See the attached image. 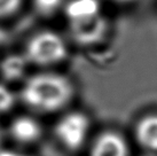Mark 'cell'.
Returning <instances> with one entry per match:
<instances>
[{"mask_svg":"<svg viewBox=\"0 0 157 156\" xmlns=\"http://www.w3.org/2000/svg\"><path fill=\"white\" fill-rule=\"evenodd\" d=\"M74 83L56 72H38L23 83L20 99L26 108L39 114H52L64 109L75 96Z\"/></svg>","mask_w":157,"mask_h":156,"instance_id":"obj_1","label":"cell"},{"mask_svg":"<svg viewBox=\"0 0 157 156\" xmlns=\"http://www.w3.org/2000/svg\"><path fill=\"white\" fill-rule=\"evenodd\" d=\"M0 39H1V37H0Z\"/></svg>","mask_w":157,"mask_h":156,"instance_id":"obj_16","label":"cell"},{"mask_svg":"<svg viewBox=\"0 0 157 156\" xmlns=\"http://www.w3.org/2000/svg\"><path fill=\"white\" fill-rule=\"evenodd\" d=\"M2 133H1V130H0V149H1V143H2Z\"/></svg>","mask_w":157,"mask_h":156,"instance_id":"obj_15","label":"cell"},{"mask_svg":"<svg viewBox=\"0 0 157 156\" xmlns=\"http://www.w3.org/2000/svg\"><path fill=\"white\" fill-rule=\"evenodd\" d=\"M0 156H29L22 153L15 152V150H9V149H0Z\"/></svg>","mask_w":157,"mask_h":156,"instance_id":"obj_13","label":"cell"},{"mask_svg":"<svg viewBox=\"0 0 157 156\" xmlns=\"http://www.w3.org/2000/svg\"><path fill=\"white\" fill-rule=\"evenodd\" d=\"M64 0H32V6L37 15L49 18L64 6Z\"/></svg>","mask_w":157,"mask_h":156,"instance_id":"obj_10","label":"cell"},{"mask_svg":"<svg viewBox=\"0 0 157 156\" xmlns=\"http://www.w3.org/2000/svg\"><path fill=\"white\" fill-rule=\"evenodd\" d=\"M9 135L15 142L20 145H32L38 142L43 137V126L35 117L20 115L9 124Z\"/></svg>","mask_w":157,"mask_h":156,"instance_id":"obj_6","label":"cell"},{"mask_svg":"<svg viewBox=\"0 0 157 156\" xmlns=\"http://www.w3.org/2000/svg\"><path fill=\"white\" fill-rule=\"evenodd\" d=\"M16 103V96L7 85L0 83V115L10 111Z\"/></svg>","mask_w":157,"mask_h":156,"instance_id":"obj_11","label":"cell"},{"mask_svg":"<svg viewBox=\"0 0 157 156\" xmlns=\"http://www.w3.org/2000/svg\"><path fill=\"white\" fill-rule=\"evenodd\" d=\"M29 62L23 54H9L0 62V75L8 83L18 82L25 76Z\"/></svg>","mask_w":157,"mask_h":156,"instance_id":"obj_8","label":"cell"},{"mask_svg":"<svg viewBox=\"0 0 157 156\" xmlns=\"http://www.w3.org/2000/svg\"><path fill=\"white\" fill-rule=\"evenodd\" d=\"M91 131V118L79 110L68 111L59 118L53 133L59 143L69 152H78L86 143Z\"/></svg>","mask_w":157,"mask_h":156,"instance_id":"obj_3","label":"cell"},{"mask_svg":"<svg viewBox=\"0 0 157 156\" xmlns=\"http://www.w3.org/2000/svg\"><path fill=\"white\" fill-rule=\"evenodd\" d=\"M118 2H122V4H130V2H133V1H136V0H116Z\"/></svg>","mask_w":157,"mask_h":156,"instance_id":"obj_14","label":"cell"},{"mask_svg":"<svg viewBox=\"0 0 157 156\" xmlns=\"http://www.w3.org/2000/svg\"><path fill=\"white\" fill-rule=\"evenodd\" d=\"M125 137L117 131H103L96 135L90 148V156H130Z\"/></svg>","mask_w":157,"mask_h":156,"instance_id":"obj_5","label":"cell"},{"mask_svg":"<svg viewBox=\"0 0 157 156\" xmlns=\"http://www.w3.org/2000/svg\"><path fill=\"white\" fill-rule=\"evenodd\" d=\"M69 51L66 40L51 30L39 31L28 39L23 55L29 64L52 67L68 57Z\"/></svg>","mask_w":157,"mask_h":156,"instance_id":"obj_2","label":"cell"},{"mask_svg":"<svg viewBox=\"0 0 157 156\" xmlns=\"http://www.w3.org/2000/svg\"><path fill=\"white\" fill-rule=\"evenodd\" d=\"M69 22L84 20L101 14L99 0H69L63 6Z\"/></svg>","mask_w":157,"mask_h":156,"instance_id":"obj_9","label":"cell"},{"mask_svg":"<svg viewBox=\"0 0 157 156\" xmlns=\"http://www.w3.org/2000/svg\"><path fill=\"white\" fill-rule=\"evenodd\" d=\"M134 138L144 150L157 153V114L146 115L136 122Z\"/></svg>","mask_w":157,"mask_h":156,"instance_id":"obj_7","label":"cell"},{"mask_svg":"<svg viewBox=\"0 0 157 156\" xmlns=\"http://www.w3.org/2000/svg\"><path fill=\"white\" fill-rule=\"evenodd\" d=\"M23 0H0V20L13 16L21 9Z\"/></svg>","mask_w":157,"mask_h":156,"instance_id":"obj_12","label":"cell"},{"mask_svg":"<svg viewBox=\"0 0 157 156\" xmlns=\"http://www.w3.org/2000/svg\"><path fill=\"white\" fill-rule=\"evenodd\" d=\"M109 29L108 20L102 15H95L88 18L69 22L71 38L79 46L87 47L101 43Z\"/></svg>","mask_w":157,"mask_h":156,"instance_id":"obj_4","label":"cell"}]
</instances>
